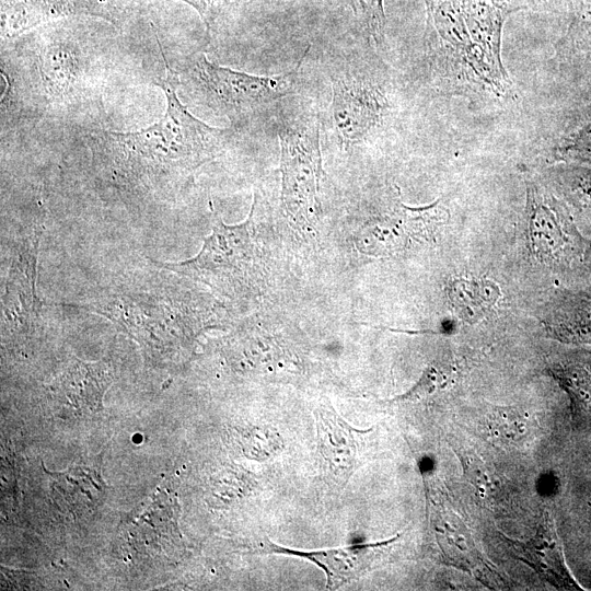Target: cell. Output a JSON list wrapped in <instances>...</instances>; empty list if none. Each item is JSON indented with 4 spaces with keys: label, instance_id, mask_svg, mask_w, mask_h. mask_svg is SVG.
<instances>
[{
    "label": "cell",
    "instance_id": "cell-17",
    "mask_svg": "<svg viewBox=\"0 0 591 591\" xmlns=\"http://www.w3.org/2000/svg\"><path fill=\"white\" fill-rule=\"evenodd\" d=\"M177 515L176 499L164 489L158 490L141 511L132 515L126 529L135 545L162 554L172 549V543L178 538Z\"/></svg>",
    "mask_w": 591,
    "mask_h": 591
},
{
    "label": "cell",
    "instance_id": "cell-11",
    "mask_svg": "<svg viewBox=\"0 0 591 591\" xmlns=\"http://www.w3.org/2000/svg\"><path fill=\"white\" fill-rule=\"evenodd\" d=\"M118 12L111 0H14L2 9L1 35L14 37L43 23L73 15L117 22Z\"/></svg>",
    "mask_w": 591,
    "mask_h": 591
},
{
    "label": "cell",
    "instance_id": "cell-5",
    "mask_svg": "<svg viewBox=\"0 0 591 591\" xmlns=\"http://www.w3.org/2000/svg\"><path fill=\"white\" fill-rule=\"evenodd\" d=\"M254 209L247 220L228 225L216 216L212 232L193 258L159 267L202 282L229 298L248 294L260 276L259 251L254 235Z\"/></svg>",
    "mask_w": 591,
    "mask_h": 591
},
{
    "label": "cell",
    "instance_id": "cell-21",
    "mask_svg": "<svg viewBox=\"0 0 591 591\" xmlns=\"http://www.w3.org/2000/svg\"><path fill=\"white\" fill-rule=\"evenodd\" d=\"M551 373L567 392L572 422L579 425L591 406V372L580 364L567 363L552 368Z\"/></svg>",
    "mask_w": 591,
    "mask_h": 591
},
{
    "label": "cell",
    "instance_id": "cell-8",
    "mask_svg": "<svg viewBox=\"0 0 591 591\" xmlns=\"http://www.w3.org/2000/svg\"><path fill=\"white\" fill-rule=\"evenodd\" d=\"M526 207L532 250L538 257L561 262L584 251V239L564 205L554 196L531 184Z\"/></svg>",
    "mask_w": 591,
    "mask_h": 591
},
{
    "label": "cell",
    "instance_id": "cell-7",
    "mask_svg": "<svg viewBox=\"0 0 591 591\" xmlns=\"http://www.w3.org/2000/svg\"><path fill=\"white\" fill-rule=\"evenodd\" d=\"M331 116L345 147L363 141L382 121L387 104L380 89L352 69H335L331 74Z\"/></svg>",
    "mask_w": 591,
    "mask_h": 591
},
{
    "label": "cell",
    "instance_id": "cell-12",
    "mask_svg": "<svg viewBox=\"0 0 591 591\" xmlns=\"http://www.w3.org/2000/svg\"><path fill=\"white\" fill-rule=\"evenodd\" d=\"M510 553L558 590H583L571 575L564 556L555 522L543 511L536 533L529 541L512 540L501 533Z\"/></svg>",
    "mask_w": 591,
    "mask_h": 591
},
{
    "label": "cell",
    "instance_id": "cell-25",
    "mask_svg": "<svg viewBox=\"0 0 591 591\" xmlns=\"http://www.w3.org/2000/svg\"><path fill=\"white\" fill-rule=\"evenodd\" d=\"M559 151L561 154L572 158L591 157V121L568 136L561 143Z\"/></svg>",
    "mask_w": 591,
    "mask_h": 591
},
{
    "label": "cell",
    "instance_id": "cell-3",
    "mask_svg": "<svg viewBox=\"0 0 591 591\" xmlns=\"http://www.w3.org/2000/svg\"><path fill=\"white\" fill-rule=\"evenodd\" d=\"M424 55L431 78L453 92L507 97L511 81L501 58L471 36L460 0H425Z\"/></svg>",
    "mask_w": 591,
    "mask_h": 591
},
{
    "label": "cell",
    "instance_id": "cell-26",
    "mask_svg": "<svg viewBox=\"0 0 591 591\" xmlns=\"http://www.w3.org/2000/svg\"><path fill=\"white\" fill-rule=\"evenodd\" d=\"M192 5L201 18L209 35L212 25L231 2V0H181Z\"/></svg>",
    "mask_w": 591,
    "mask_h": 591
},
{
    "label": "cell",
    "instance_id": "cell-18",
    "mask_svg": "<svg viewBox=\"0 0 591 591\" xmlns=\"http://www.w3.org/2000/svg\"><path fill=\"white\" fill-rule=\"evenodd\" d=\"M448 298L460 318L476 323L495 306L500 298V289L488 279L459 278L450 282Z\"/></svg>",
    "mask_w": 591,
    "mask_h": 591
},
{
    "label": "cell",
    "instance_id": "cell-27",
    "mask_svg": "<svg viewBox=\"0 0 591 591\" xmlns=\"http://www.w3.org/2000/svg\"><path fill=\"white\" fill-rule=\"evenodd\" d=\"M447 376L436 368H429L424 373L418 384L407 393V397H419L444 386Z\"/></svg>",
    "mask_w": 591,
    "mask_h": 591
},
{
    "label": "cell",
    "instance_id": "cell-2",
    "mask_svg": "<svg viewBox=\"0 0 591 591\" xmlns=\"http://www.w3.org/2000/svg\"><path fill=\"white\" fill-rule=\"evenodd\" d=\"M82 308L112 321L152 359L172 356L205 324L192 293L160 277L120 283Z\"/></svg>",
    "mask_w": 591,
    "mask_h": 591
},
{
    "label": "cell",
    "instance_id": "cell-28",
    "mask_svg": "<svg viewBox=\"0 0 591 591\" xmlns=\"http://www.w3.org/2000/svg\"><path fill=\"white\" fill-rule=\"evenodd\" d=\"M575 24L591 30V0H569Z\"/></svg>",
    "mask_w": 591,
    "mask_h": 591
},
{
    "label": "cell",
    "instance_id": "cell-10",
    "mask_svg": "<svg viewBox=\"0 0 591 591\" xmlns=\"http://www.w3.org/2000/svg\"><path fill=\"white\" fill-rule=\"evenodd\" d=\"M36 59L48 101L62 106L79 101L86 86L91 61L78 43L53 35L38 45Z\"/></svg>",
    "mask_w": 591,
    "mask_h": 591
},
{
    "label": "cell",
    "instance_id": "cell-23",
    "mask_svg": "<svg viewBox=\"0 0 591 591\" xmlns=\"http://www.w3.org/2000/svg\"><path fill=\"white\" fill-rule=\"evenodd\" d=\"M456 453L461 460L464 473L476 489L478 497L488 506L496 505L501 495L500 490H502L499 478L476 456Z\"/></svg>",
    "mask_w": 591,
    "mask_h": 591
},
{
    "label": "cell",
    "instance_id": "cell-29",
    "mask_svg": "<svg viewBox=\"0 0 591 591\" xmlns=\"http://www.w3.org/2000/svg\"><path fill=\"white\" fill-rule=\"evenodd\" d=\"M508 14L541 4L543 0H489Z\"/></svg>",
    "mask_w": 591,
    "mask_h": 591
},
{
    "label": "cell",
    "instance_id": "cell-24",
    "mask_svg": "<svg viewBox=\"0 0 591 591\" xmlns=\"http://www.w3.org/2000/svg\"><path fill=\"white\" fill-rule=\"evenodd\" d=\"M383 1L384 0H354L361 25L375 45H381L384 40L386 22Z\"/></svg>",
    "mask_w": 591,
    "mask_h": 591
},
{
    "label": "cell",
    "instance_id": "cell-1",
    "mask_svg": "<svg viewBox=\"0 0 591 591\" xmlns=\"http://www.w3.org/2000/svg\"><path fill=\"white\" fill-rule=\"evenodd\" d=\"M166 99L164 115L136 131L92 129L84 135L97 176L127 196H171L233 138L232 128L207 125L179 101L178 74L161 49Z\"/></svg>",
    "mask_w": 591,
    "mask_h": 591
},
{
    "label": "cell",
    "instance_id": "cell-4",
    "mask_svg": "<svg viewBox=\"0 0 591 591\" xmlns=\"http://www.w3.org/2000/svg\"><path fill=\"white\" fill-rule=\"evenodd\" d=\"M303 59L288 72L260 77L222 67L205 53H196L177 74L179 84L199 103L240 127L294 92Z\"/></svg>",
    "mask_w": 591,
    "mask_h": 591
},
{
    "label": "cell",
    "instance_id": "cell-20",
    "mask_svg": "<svg viewBox=\"0 0 591 591\" xmlns=\"http://www.w3.org/2000/svg\"><path fill=\"white\" fill-rule=\"evenodd\" d=\"M358 245L363 253L371 255H390L409 245L395 205L390 215L372 220L363 227Z\"/></svg>",
    "mask_w": 591,
    "mask_h": 591
},
{
    "label": "cell",
    "instance_id": "cell-22",
    "mask_svg": "<svg viewBox=\"0 0 591 591\" xmlns=\"http://www.w3.org/2000/svg\"><path fill=\"white\" fill-rule=\"evenodd\" d=\"M489 436L503 445H521L532 433L533 425L529 417L514 408H496L487 418Z\"/></svg>",
    "mask_w": 591,
    "mask_h": 591
},
{
    "label": "cell",
    "instance_id": "cell-30",
    "mask_svg": "<svg viewBox=\"0 0 591 591\" xmlns=\"http://www.w3.org/2000/svg\"><path fill=\"white\" fill-rule=\"evenodd\" d=\"M578 187L581 194L591 200V170L580 176Z\"/></svg>",
    "mask_w": 591,
    "mask_h": 591
},
{
    "label": "cell",
    "instance_id": "cell-6",
    "mask_svg": "<svg viewBox=\"0 0 591 591\" xmlns=\"http://www.w3.org/2000/svg\"><path fill=\"white\" fill-rule=\"evenodd\" d=\"M321 118L315 113L282 119L280 141L281 199L294 222L312 224L320 212L322 177Z\"/></svg>",
    "mask_w": 591,
    "mask_h": 591
},
{
    "label": "cell",
    "instance_id": "cell-9",
    "mask_svg": "<svg viewBox=\"0 0 591 591\" xmlns=\"http://www.w3.org/2000/svg\"><path fill=\"white\" fill-rule=\"evenodd\" d=\"M430 520L445 564L463 570L491 589L507 583L477 548L473 535L443 495L430 499Z\"/></svg>",
    "mask_w": 591,
    "mask_h": 591
},
{
    "label": "cell",
    "instance_id": "cell-15",
    "mask_svg": "<svg viewBox=\"0 0 591 591\" xmlns=\"http://www.w3.org/2000/svg\"><path fill=\"white\" fill-rule=\"evenodd\" d=\"M398 537L396 535L387 541L322 551H297L270 543L267 549L269 553L298 556L314 563L325 572L326 587L336 589L362 575L382 548Z\"/></svg>",
    "mask_w": 591,
    "mask_h": 591
},
{
    "label": "cell",
    "instance_id": "cell-19",
    "mask_svg": "<svg viewBox=\"0 0 591 591\" xmlns=\"http://www.w3.org/2000/svg\"><path fill=\"white\" fill-rule=\"evenodd\" d=\"M395 207L409 243L433 242L449 220V210L441 199L424 207H409L396 200Z\"/></svg>",
    "mask_w": 591,
    "mask_h": 591
},
{
    "label": "cell",
    "instance_id": "cell-13",
    "mask_svg": "<svg viewBox=\"0 0 591 591\" xmlns=\"http://www.w3.org/2000/svg\"><path fill=\"white\" fill-rule=\"evenodd\" d=\"M38 233L22 241L11 264L2 302V324L13 331H28L37 322L35 293Z\"/></svg>",
    "mask_w": 591,
    "mask_h": 591
},
{
    "label": "cell",
    "instance_id": "cell-14",
    "mask_svg": "<svg viewBox=\"0 0 591 591\" xmlns=\"http://www.w3.org/2000/svg\"><path fill=\"white\" fill-rule=\"evenodd\" d=\"M113 375L108 362H84L74 359L49 389L56 401L74 413H97L103 407V396L113 381Z\"/></svg>",
    "mask_w": 591,
    "mask_h": 591
},
{
    "label": "cell",
    "instance_id": "cell-16",
    "mask_svg": "<svg viewBox=\"0 0 591 591\" xmlns=\"http://www.w3.org/2000/svg\"><path fill=\"white\" fill-rule=\"evenodd\" d=\"M317 440L321 455L329 476L346 483L355 470L358 448L356 433L328 403L321 404L315 410Z\"/></svg>",
    "mask_w": 591,
    "mask_h": 591
}]
</instances>
